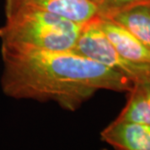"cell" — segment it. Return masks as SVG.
I'll list each match as a JSON object with an SVG mask.
<instances>
[{
	"label": "cell",
	"instance_id": "obj_5",
	"mask_svg": "<svg viewBox=\"0 0 150 150\" xmlns=\"http://www.w3.org/2000/svg\"><path fill=\"white\" fill-rule=\"evenodd\" d=\"M101 139L114 150H150V125L113 120L101 132Z\"/></svg>",
	"mask_w": 150,
	"mask_h": 150
},
{
	"label": "cell",
	"instance_id": "obj_8",
	"mask_svg": "<svg viewBox=\"0 0 150 150\" xmlns=\"http://www.w3.org/2000/svg\"><path fill=\"white\" fill-rule=\"evenodd\" d=\"M108 18L125 28L150 48V6H135Z\"/></svg>",
	"mask_w": 150,
	"mask_h": 150
},
{
	"label": "cell",
	"instance_id": "obj_10",
	"mask_svg": "<svg viewBox=\"0 0 150 150\" xmlns=\"http://www.w3.org/2000/svg\"><path fill=\"white\" fill-rule=\"evenodd\" d=\"M88 2H90L91 4H93V5H95L98 8V9H99L101 7H102L104 3L107 1V0H88Z\"/></svg>",
	"mask_w": 150,
	"mask_h": 150
},
{
	"label": "cell",
	"instance_id": "obj_7",
	"mask_svg": "<svg viewBox=\"0 0 150 150\" xmlns=\"http://www.w3.org/2000/svg\"><path fill=\"white\" fill-rule=\"evenodd\" d=\"M128 93L127 103L115 120L150 125V80L134 83Z\"/></svg>",
	"mask_w": 150,
	"mask_h": 150
},
{
	"label": "cell",
	"instance_id": "obj_4",
	"mask_svg": "<svg viewBox=\"0 0 150 150\" xmlns=\"http://www.w3.org/2000/svg\"><path fill=\"white\" fill-rule=\"evenodd\" d=\"M18 8L47 11L86 24L98 17V9L88 0H5V12Z\"/></svg>",
	"mask_w": 150,
	"mask_h": 150
},
{
	"label": "cell",
	"instance_id": "obj_2",
	"mask_svg": "<svg viewBox=\"0 0 150 150\" xmlns=\"http://www.w3.org/2000/svg\"><path fill=\"white\" fill-rule=\"evenodd\" d=\"M0 27L1 48L14 50H74L85 24L47 11L18 8L5 12Z\"/></svg>",
	"mask_w": 150,
	"mask_h": 150
},
{
	"label": "cell",
	"instance_id": "obj_6",
	"mask_svg": "<svg viewBox=\"0 0 150 150\" xmlns=\"http://www.w3.org/2000/svg\"><path fill=\"white\" fill-rule=\"evenodd\" d=\"M104 35L120 55L131 62L150 66V48L108 18L98 17Z\"/></svg>",
	"mask_w": 150,
	"mask_h": 150
},
{
	"label": "cell",
	"instance_id": "obj_9",
	"mask_svg": "<svg viewBox=\"0 0 150 150\" xmlns=\"http://www.w3.org/2000/svg\"><path fill=\"white\" fill-rule=\"evenodd\" d=\"M140 5L150 6V0H107L98 9V16L109 18L118 12Z\"/></svg>",
	"mask_w": 150,
	"mask_h": 150
},
{
	"label": "cell",
	"instance_id": "obj_11",
	"mask_svg": "<svg viewBox=\"0 0 150 150\" xmlns=\"http://www.w3.org/2000/svg\"><path fill=\"white\" fill-rule=\"evenodd\" d=\"M101 150H108V149H101Z\"/></svg>",
	"mask_w": 150,
	"mask_h": 150
},
{
	"label": "cell",
	"instance_id": "obj_1",
	"mask_svg": "<svg viewBox=\"0 0 150 150\" xmlns=\"http://www.w3.org/2000/svg\"><path fill=\"white\" fill-rule=\"evenodd\" d=\"M1 88L6 96L58 103L74 112L99 90L129 92L124 75L74 50L1 48Z\"/></svg>",
	"mask_w": 150,
	"mask_h": 150
},
{
	"label": "cell",
	"instance_id": "obj_3",
	"mask_svg": "<svg viewBox=\"0 0 150 150\" xmlns=\"http://www.w3.org/2000/svg\"><path fill=\"white\" fill-rule=\"evenodd\" d=\"M74 51L120 73L133 83L150 80V66L131 62L118 54L101 30L98 18L83 26Z\"/></svg>",
	"mask_w": 150,
	"mask_h": 150
}]
</instances>
